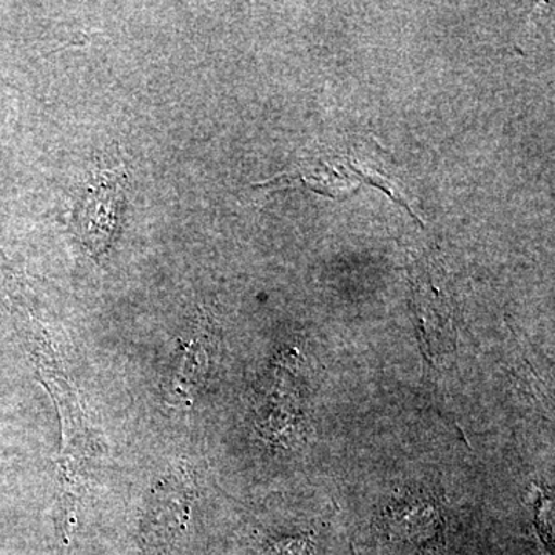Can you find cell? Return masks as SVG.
Here are the masks:
<instances>
[{
    "mask_svg": "<svg viewBox=\"0 0 555 555\" xmlns=\"http://www.w3.org/2000/svg\"><path fill=\"white\" fill-rule=\"evenodd\" d=\"M386 534L398 545L436 550L443 539V521L437 505L426 499L403 500L386 514Z\"/></svg>",
    "mask_w": 555,
    "mask_h": 555,
    "instance_id": "7a4b0ae2",
    "label": "cell"
},
{
    "mask_svg": "<svg viewBox=\"0 0 555 555\" xmlns=\"http://www.w3.org/2000/svg\"><path fill=\"white\" fill-rule=\"evenodd\" d=\"M185 476L170 474L152 492L147 518L150 531H178L184 528L190 511V485Z\"/></svg>",
    "mask_w": 555,
    "mask_h": 555,
    "instance_id": "3957f363",
    "label": "cell"
},
{
    "mask_svg": "<svg viewBox=\"0 0 555 555\" xmlns=\"http://www.w3.org/2000/svg\"><path fill=\"white\" fill-rule=\"evenodd\" d=\"M122 201V179L116 173L104 171L87 190L76 215V225L80 240L93 257L104 254L112 243Z\"/></svg>",
    "mask_w": 555,
    "mask_h": 555,
    "instance_id": "6da1fadb",
    "label": "cell"
}]
</instances>
